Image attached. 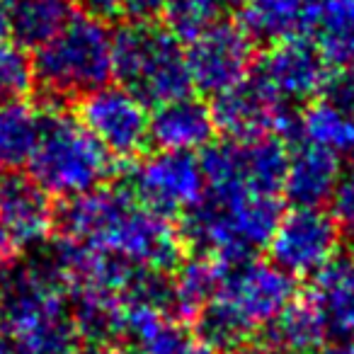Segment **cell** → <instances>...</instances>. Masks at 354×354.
I'll use <instances>...</instances> for the list:
<instances>
[{
	"label": "cell",
	"mask_w": 354,
	"mask_h": 354,
	"mask_svg": "<svg viewBox=\"0 0 354 354\" xmlns=\"http://www.w3.org/2000/svg\"><path fill=\"white\" fill-rule=\"evenodd\" d=\"M75 354H122L117 352L114 347H109V344H95V342H85L83 347L75 349Z\"/></svg>",
	"instance_id": "35"
},
{
	"label": "cell",
	"mask_w": 354,
	"mask_h": 354,
	"mask_svg": "<svg viewBox=\"0 0 354 354\" xmlns=\"http://www.w3.org/2000/svg\"><path fill=\"white\" fill-rule=\"evenodd\" d=\"M78 122L114 158H136L151 138L146 104L122 85H104L80 97Z\"/></svg>",
	"instance_id": "7"
},
{
	"label": "cell",
	"mask_w": 354,
	"mask_h": 354,
	"mask_svg": "<svg viewBox=\"0 0 354 354\" xmlns=\"http://www.w3.org/2000/svg\"><path fill=\"white\" fill-rule=\"evenodd\" d=\"M310 0H243L241 22L252 41L279 44L306 35Z\"/></svg>",
	"instance_id": "19"
},
{
	"label": "cell",
	"mask_w": 354,
	"mask_h": 354,
	"mask_svg": "<svg viewBox=\"0 0 354 354\" xmlns=\"http://www.w3.org/2000/svg\"><path fill=\"white\" fill-rule=\"evenodd\" d=\"M214 131L212 107L192 95L160 104L151 117V138L162 151L192 153L194 148H207Z\"/></svg>",
	"instance_id": "15"
},
{
	"label": "cell",
	"mask_w": 354,
	"mask_h": 354,
	"mask_svg": "<svg viewBox=\"0 0 354 354\" xmlns=\"http://www.w3.org/2000/svg\"><path fill=\"white\" fill-rule=\"evenodd\" d=\"M289 153L279 136H260L238 141V177L245 192L277 197L284 192Z\"/></svg>",
	"instance_id": "18"
},
{
	"label": "cell",
	"mask_w": 354,
	"mask_h": 354,
	"mask_svg": "<svg viewBox=\"0 0 354 354\" xmlns=\"http://www.w3.org/2000/svg\"><path fill=\"white\" fill-rule=\"evenodd\" d=\"M306 37L328 64L354 59V0H310Z\"/></svg>",
	"instance_id": "17"
},
{
	"label": "cell",
	"mask_w": 354,
	"mask_h": 354,
	"mask_svg": "<svg viewBox=\"0 0 354 354\" xmlns=\"http://www.w3.org/2000/svg\"><path fill=\"white\" fill-rule=\"evenodd\" d=\"M328 61L320 56L308 37H294L274 44L252 73L286 104L306 102L323 95L330 80Z\"/></svg>",
	"instance_id": "11"
},
{
	"label": "cell",
	"mask_w": 354,
	"mask_h": 354,
	"mask_svg": "<svg viewBox=\"0 0 354 354\" xmlns=\"http://www.w3.org/2000/svg\"><path fill=\"white\" fill-rule=\"evenodd\" d=\"M71 318H73L78 337H83L85 342L109 344L114 339H122L124 301L107 291H73Z\"/></svg>",
	"instance_id": "21"
},
{
	"label": "cell",
	"mask_w": 354,
	"mask_h": 354,
	"mask_svg": "<svg viewBox=\"0 0 354 354\" xmlns=\"http://www.w3.org/2000/svg\"><path fill=\"white\" fill-rule=\"evenodd\" d=\"M241 3H243V0H241Z\"/></svg>",
	"instance_id": "41"
},
{
	"label": "cell",
	"mask_w": 354,
	"mask_h": 354,
	"mask_svg": "<svg viewBox=\"0 0 354 354\" xmlns=\"http://www.w3.org/2000/svg\"><path fill=\"white\" fill-rule=\"evenodd\" d=\"M214 124L231 141H252L260 136H279L284 143H301V114L281 102L255 73L226 93L216 95L212 104Z\"/></svg>",
	"instance_id": "5"
},
{
	"label": "cell",
	"mask_w": 354,
	"mask_h": 354,
	"mask_svg": "<svg viewBox=\"0 0 354 354\" xmlns=\"http://www.w3.org/2000/svg\"><path fill=\"white\" fill-rule=\"evenodd\" d=\"M221 3L223 0H170L162 17L177 39L192 44L221 22Z\"/></svg>",
	"instance_id": "26"
},
{
	"label": "cell",
	"mask_w": 354,
	"mask_h": 354,
	"mask_svg": "<svg viewBox=\"0 0 354 354\" xmlns=\"http://www.w3.org/2000/svg\"><path fill=\"white\" fill-rule=\"evenodd\" d=\"M3 333H6V325H3V318H0V339H3Z\"/></svg>",
	"instance_id": "39"
},
{
	"label": "cell",
	"mask_w": 354,
	"mask_h": 354,
	"mask_svg": "<svg viewBox=\"0 0 354 354\" xmlns=\"http://www.w3.org/2000/svg\"><path fill=\"white\" fill-rule=\"evenodd\" d=\"M17 0H0V39H6L10 32V10Z\"/></svg>",
	"instance_id": "33"
},
{
	"label": "cell",
	"mask_w": 354,
	"mask_h": 354,
	"mask_svg": "<svg viewBox=\"0 0 354 354\" xmlns=\"http://www.w3.org/2000/svg\"><path fill=\"white\" fill-rule=\"evenodd\" d=\"M352 170H354V151H352Z\"/></svg>",
	"instance_id": "40"
},
{
	"label": "cell",
	"mask_w": 354,
	"mask_h": 354,
	"mask_svg": "<svg viewBox=\"0 0 354 354\" xmlns=\"http://www.w3.org/2000/svg\"><path fill=\"white\" fill-rule=\"evenodd\" d=\"M301 138L333 153L354 151V119L330 102H313L301 114Z\"/></svg>",
	"instance_id": "24"
},
{
	"label": "cell",
	"mask_w": 354,
	"mask_h": 354,
	"mask_svg": "<svg viewBox=\"0 0 354 354\" xmlns=\"http://www.w3.org/2000/svg\"><path fill=\"white\" fill-rule=\"evenodd\" d=\"M323 354H354V339H335L323 347Z\"/></svg>",
	"instance_id": "34"
},
{
	"label": "cell",
	"mask_w": 354,
	"mask_h": 354,
	"mask_svg": "<svg viewBox=\"0 0 354 354\" xmlns=\"http://www.w3.org/2000/svg\"><path fill=\"white\" fill-rule=\"evenodd\" d=\"M17 252H20V243L12 238V233L8 231V226L0 221V270H10L17 262Z\"/></svg>",
	"instance_id": "32"
},
{
	"label": "cell",
	"mask_w": 354,
	"mask_h": 354,
	"mask_svg": "<svg viewBox=\"0 0 354 354\" xmlns=\"http://www.w3.org/2000/svg\"><path fill=\"white\" fill-rule=\"evenodd\" d=\"M323 100L354 119V80L344 71L330 75L328 85L323 90Z\"/></svg>",
	"instance_id": "29"
},
{
	"label": "cell",
	"mask_w": 354,
	"mask_h": 354,
	"mask_svg": "<svg viewBox=\"0 0 354 354\" xmlns=\"http://www.w3.org/2000/svg\"><path fill=\"white\" fill-rule=\"evenodd\" d=\"M32 71L46 97H85L109 85L114 75V35L104 22L85 15L37 49Z\"/></svg>",
	"instance_id": "2"
},
{
	"label": "cell",
	"mask_w": 354,
	"mask_h": 354,
	"mask_svg": "<svg viewBox=\"0 0 354 354\" xmlns=\"http://www.w3.org/2000/svg\"><path fill=\"white\" fill-rule=\"evenodd\" d=\"M214 299L231 306L250 325H265L274 320L289 304L296 301V279L274 262L245 260L238 265H223L218 291Z\"/></svg>",
	"instance_id": "8"
},
{
	"label": "cell",
	"mask_w": 354,
	"mask_h": 354,
	"mask_svg": "<svg viewBox=\"0 0 354 354\" xmlns=\"http://www.w3.org/2000/svg\"><path fill=\"white\" fill-rule=\"evenodd\" d=\"M330 325L310 296L289 304L257 335V349L265 354H310L325 344Z\"/></svg>",
	"instance_id": "13"
},
{
	"label": "cell",
	"mask_w": 354,
	"mask_h": 354,
	"mask_svg": "<svg viewBox=\"0 0 354 354\" xmlns=\"http://www.w3.org/2000/svg\"><path fill=\"white\" fill-rule=\"evenodd\" d=\"M228 354H265V352H260V349H248V347H241V349H236V352H228Z\"/></svg>",
	"instance_id": "37"
},
{
	"label": "cell",
	"mask_w": 354,
	"mask_h": 354,
	"mask_svg": "<svg viewBox=\"0 0 354 354\" xmlns=\"http://www.w3.org/2000/svg\"><path fill=\"white\" fill-rule=\"evenodd\" d=\"M339 183L337 153L318 148L313 143H296L289 156L284 197L296 209H320L330 202Z\"/></svg>",
	"instance_id": "14"
},
{
	"label": "cell",
	"mask_w": 354,
	"mask_h": 354,
	"mask_svg": "<svg viewBox=\"0 0 354 354\" xmlns=\"http://www.w3.org/2000/svg\"><path fill=\"white\" fill-rule=\"evenodd\" d=\"M32 180L54 197L73 199L100 189L114 172L112 156L75 119L41 114V138L30 160Z\"/></svg>",
	"instance_id": "4"
},
{
	"label": "cell",
	"mask_w": 354,
	"mask_h": 354,
	"mask_svg": "<svg viewBox=\"0 0 354 354\" xmlns=\"http://www.w3.org/2000/svg\"><path fill=\"white\" fill-rule=\"evenodd\" d=\"M56 226L71 241L114 252L146 270L170 274L185 262L180 233L167 218L143 209L124 187H100L66 199L56 212Z\"/></svg>",
	"instance_id": "1"
},
{
	"label": "cell",
	"mask_w": 354,
	"mask_h": 354,
	"mask_svg": "<svg viewBox=\"0 0 354 354\" xmlns=\"http://www.w3.org/2000/svg\"><path fill=\"white\" fill-rule=\"evenodd\" d=\"M35 80L32 61L15 41L0 39V97H20Z\"/></svg>",
	"instance_id": "27"
},
{
	"label": "cell",
	"mask_w": 354,
	"mask_h": 354,
	"mask_svg": "<svg viewBox=\"0 0 354 354\" xmlns=\"http://www.w3.org/2000/svg\"><path fill=\"white\" fill-rule=\"evenodd\" d=\"M41 138V114L22 100L0 104V170H20Z\"/></svg>",
	"instance_id": "20"
},
{
	"label": "cell",
	"mask_w": 354,
	"mask_h": 354,
	"mask_svg": "<svg viewBox=\"0 0 354 354\" xmlns=\"http://www.w3.org/2000/svg\"><path fill=\"white\" fill-rule=\"evenodd\" d=\"M330 202H333V218L337 221V226H342L344 231L354 236V170L339 177Z\"/></svg>",
	"instance_id": "28"
},
{
	"label": "cell",
	"mask_w": 354,
	"mask_h": 354,
	"mask_svg": "<svg viewBox=\"0 0 354 354\" xmlns=\"http://www.w3.org/2000/svg\"><path fill=\"white\" fill-rule=\"evenodd\" d=\"M342 71H344V73H347V75H349V78H352V80H354V59H352V61H349V64H344V66H342Z\"/></svg>",
	"instance_id": "38"
},
{
	"label": "cell",
	"mask_w": 354,
	"mask_h": 354,
	"mask_svg": "<svg viewBox=\"0 0 354 354\" xmlns=\"http://www.w3.org/2000/svg\"><path fill=\"white\" fill-rule=\"evenodd\" d=\"M68 0H17L10 10V35L22 49H41L71 20Z\"/></svg>",
	"instance_id": "22"
},
{
	"label": "cell",
	"mask_w": 354,
	"mask_h": 354,
	"mask_svg": "<svg viewBox=\"0 0 354 354\" xmlns=\"http://www.w3.org/2000/svg\"><path fill=\"white\" fill-rule=\"evenodd\" d=\"M252 44L238 22L221 20L187 49L192 85L204 95H221L236 88L252 71Z\"/></svg>",
	"instance_id": "10"
},
{
	"label": "cell",
	"mask_w": 354,
	"mask_h": 354,
	"mask_svg": "<svg viewBox=\"0 0 354 354\" xmlns=\"http://www.w3.org/2000/svg\"><path fill=\"white\" fill-rule=\"evenodd\" d=\"M339 245V226L320 209H294L281 216L270 241V255L286 274L304 277L323 270Z\"/></svg>",
	"instance_id": "9"
},
{
	"label": "cell",
	"mask_w": 354,
	"mask_h": 354,
	"mask_svg": "<svg viewBox=\"0 0 354 354\" xmlns=\"http://www.w3.org/2000/svg\"><path fill=\"white\" fill-rule=\"evenodd\" d=\"M310 299L320 306L337 339H354V255H335L315 272Z\"/></svg>",
	"instance_id": "16"
},
{
	"label": "cell",
	"mask_w": 354,
	"mask_h": 354,
	"mask_svg": "<svg viewBox=\"0 0 354 354\" xmlns=\"http://www.w3.org/2000/svg\"><path fill=\"white\" fill-rule=\"evenodd\" d=\"M221 272H223V262L202 255L192 257V260L183 262V265L177 267L175 284H177L180 304H183L185 310V318L197 315V310L216 296Z\"/></svg>",
	"instance_id": "25"
},
{
	"label": "cell",
	"mask_w": 354,
	"mask_h": 354,
	"mask_svg": "<svg viewBox=\"0 0 354 354\" xmlns=\"http://www.w3.org/2000/svg\"><path fill=\"white\" fill-rule=\"evenodd\" d=\"M0 354H17L15 344H10L8 339H0Z\"/></svg>",
	"instance_id": "36"
},
{
	"label": "cell",
	"mask_w": 354,
	"mask_h": 354,
	"mask_svg": "<svg viewBox=\"0 0 354 354\" xmlns=\"http://www.w3.org/2000/svg\"><path fill=\"white\" fill-rule=\"evenodd\" d=\"M124 189L151 214L170 218L189 212L204 197L207 180L192 153L162 151L133 167Z\"/></svg>",
	"instance_id": "6"
},
{
	"label": "cell",
	"mask_w": 354,
	"mask_h": 354,
	"mask_svg": "<svg viewBox=\"0 0 354 354\" xmlns=\"http://www.w3.org/2000/svg\"><path fill=\"white\" fill-rule=\"evenodd\" d=\"M0 221L17 243L39 245L56 223L51 199L32 175L20 170H0Z\"/></svg>",
	"instance_id": "12"
},
{
	"label": "cell",
	"mask_w": 354,
	"mask_h": 354,
	"mask_svg": "<svg viewBox=\"0 0 354 354\" xmlns=\"http://www.w3.org/2000/svg\"><path fill=\"white\" fill-rule=\"evenodd\" d=\"M114 78L143 104H167L192 93L187 51L170 30L127 25L114 35Z\"/></svg>",
	"instance_id": "3"
},
{
	"label": "cell",
	"mask_w": 354,
	"mask_h": 354,
	"mask_svg": "<svg viewBox=\"0 0 354 354\" xmlns=\"http://www.w3.org/2000/svg\"><path fill=\"white\" fill-rule=\"evenodd\" d=\"M170 0H122V15L133 25H153L158 17L165 15Z\"/></svg>",
	"instance_id": "30"
},
{
	"label": "cell",
	"mask_w": 354,
	"mask_h": 354,
	"mask_svg": "<svg viewBox=\"0 0 354 354\" xmlns=\"http://www.w3.org/2000/svg\"><path fill=\"white\" fill-rule=\"evenodd\" d=\"M85 17L97 22H109L122 15V0H75Z\"/></svg>",
	"instance_id": "31"
},
{
	"label": "cell",
	"mask_w": 354,
	"mask_h": 354,
	"mask_svg": "<svg viewBox=\"0 0 354 354\" xmlns=\"http://www.w3.org/2000/svg\"><path fill=\"white\" fill-rule=\"evenodd\" d=\"M194 330H197L194 337L199 342L207 344L214 352L223 354L245 347L248 339L255 335V325H250L243 315H238L231 306H226L218 299H212L197 310Z\"/></svg>",
	"instance_id": "23"
}]
</instances>
